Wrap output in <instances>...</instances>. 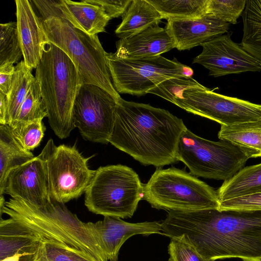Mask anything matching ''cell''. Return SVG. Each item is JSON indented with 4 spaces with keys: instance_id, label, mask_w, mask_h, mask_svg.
Instances as JSON below:
<instances>
[{
    "instance_id": "34",
    "label": "cell",
    "mask_w": 261,
    "mask_h": 261,
    "mask_svg": "<svg viewBox=\"0 0 261 261\" xmlns=\"http://www.w3.org/2000/svg\"><path fill=\"white\" fill-rule=\"evenodd\" d=\"M168 252V261H212L202 256L192 245L181 238H171Z\"/></svg>"
},
{
    "instance_id": "28",
    "label": "cell",
    "mask_w": 261,
    "mask_h": 261,
    "mask_svg": "<svg viewBox=\"0 0 261 261\" xmlns=\"http://www.w3.org/2000/svg\"><path fill=\"white\" fill-rule=\"evenodd\" d=\"M47 111L41 95L38 82L35 80L22 103L15 121L9 125L42 120L47 117Z\"/></svg>"
},
{
    "instance_id": "26",
    "label": "cell",
    "mask_w": 261,
    "mask_h": 261,
    "mask_svg": "<svg viewBox=\"0 0 261 261\" xmlns=\"http://www.w3.org/2000/svg\"><path fill=\"white\" fill-rule=\"evenodd\" d=\"M15 72L12 86L7 94L8 110L6 124L10 125L15 120L20 108L35 81L32 70L23 60L15 66Z\"/></svg>"
},
{
    "instance_id": "2",
    "label": "cell",
    "mask_w": 261,
    "mask_h": 261,
    "mask_svg": "<svg viewBox=\"0 0 261 261\" xmlns=\"http://www.w3.org/2000/svg\"><path fill=\"white\" fill-rule=\"evenodd\" d=\"M187 128L167 110L121 98L109 143L144 166L160 168L178 162V143Z\"/></svg>"
},
{
    "instance_id": "29",
    "label": "cell",
    "mask_w": 261,
    "mask_h": 261,
    "mask_svg": "<svg viewBox=\"0 0 261 261\" xmlns=\"http://www.w3.org/2000/svg\"><path fill=\"white\" fill-rule=\"evenodd\" d=\"M0 66L18 64L23 56L16 22L0 24Z\"/></svg>"
},
{
    "instance_id": "21",
    "label": "cell",
    "mask_w": 261,
    "mask_h": 261,
    "mask_svg": "<svg viewBox=\"0 0 261 261\" xmlns=\"http://www.w3.org/2000/svg\"><path fill=\"white\" fill-rule=\"evenodd\" d=\"M162 19L159 11L148 0H132L115 33L120 39L127 38L150 27L159 25Z\"/></svg>"
},
{
    "instance_id": "17",
    "label": "cell",
    "mask_w": 261,
    "mask_h": 261,
    "mask_svg": "<svg viewBox=\"0 0 261 261\" xmlns=\"http://www.w3.org/2000/svg\"><path fill=\"white\" fill-rule=\"evenodd\" d=\"M16 15L19 39L23 61L31 70L37 67L48 42L42 21L35 13L31 2L16 0Z\"/></svg>"
},
{
    "instance_id": "5",
    "label": "cell",
    "mask_w": 261,
    "mask_h": 261,
    "mask_svg": "<svg viewBox=\"0 0 261 261\" xmlns=\"http://www.w3.org/2000/svg\"><path fill=\"white\" fill-rule=\"evenodd\" d=\"M41 21L48 41L71 59L82 84L99 86L118 101L121 98L112 83L107 53L97 35H89L62 19L50 17Z\"/></svg>"
},
{
    "instance_id": "6",
    "label": "cell",
    "mask_w": 261,
    "mask_h": 261,
    "mask_svg": "<svg viewBox=\"0 0 261 261\" xmlns=\"http://www.w3.org/2000/svg\"><path fill=\"white\" fill-rule=\"evenodd\" d=\"M143 199L158 210L192 211L218 209L217 191L185 170L157 169L143 184Z\"/></svg>"
},
{
    "instance_id": "18",
    "label": "cell",
    "mask_w": 261,
    "mask_h": 261,
    "mask_svg": "<svg viewBox=\"0 0 261 261\" xmlns=\"http://www.w3.org/2000/svg\"><path fill=\"white\" fill-rule=\"evenodd\" d=\"M117 50L112 53L116 58L141 59L152 58L175 48L174 41L165 28L154 25L133 36L120 39Z\"/></svg>"
},
{
    "instance_id": "1",
    "label": "cell",
    "mask_w": 261,
    "mask_h": 261,
    "mask_svg": "<svg viewBox=\"0 0 261 261\" xmlns=\"http://www.w3.org/2000/svg\"><path fill=\"white\" fill-rule=\"evenodd\" d=\"M163 234L181 238L205 258L261 260V210L170 211Z\"/></svg>"
},
{
    "instance_id": "9",
    "label": "cell",
    "mask_w": 261,
    "mask_h": 261,
    "mask_svg": "<svg viewBox=\"0 0 261 261\" xmlns=\"http://www.w3.org/2000/svg\"><path fill=\"white\" fill-rule=\"evenodd\" d=\"M113 86L119 93L143 95L163 81L172 77H192L193 69L176 59L159 56L141 59H125L107 53Z\"/></svg>"
},
{
    "instance_id": "13",
    "label": "cell",
    "mask_w": 261,
    "mask_h": 261,
    "mask_svg": "<svg viewBox=\"0 0 261 261\" xmlns=\"http://www.w3.org/2000/svg\"><path fill=\"white\" fill-rule=\"evenodd\" d=\"M201 53L193 60L215 77L248 71H261V64L241 45L233 42L230 34L217 37L201 45Z\"/></svg>"
},
{
    "instance_id": "31",
    "label": "cell",
    "mask_w": 261,
    "mask_h": 261,
    "mask_svg": "<svg viewBox=\"0 0 261 261\" xmlns=\"http://www.w3.org/2000/svg\"><path fill=\"white\" fill-rule=\"evenodd\" d=\"M205 87L192 77L179 76L167 79L149 90L147 93L153 94L172 103L177 98L181 97L187 90L204 88Z\"/></svg>"
},
{
    "instance_id": "3",
    "label": "cell",
    "mask_w": 261,
    "mask_h": 261,
    "mask_svg": "<svg viewBox=\"0 0 261 261\" xmlns=\"http://www.w3.org/2000/svg\"><path fill=\"white\" fill-rule=\"evenodd\" d=\"M1 218H9L34 233L41 241L61 244L81 250L97 261H108L85 223L64 205L54 200L36 205L17 197H11L0 209Z\"/></svg>"
},
{
    "instance_id": "8",
    "label": "cell",
    "mask_w": 261,
    "mask_h": 261,
    "mask_svg": "<svg viewBox=\"0 0 261 261\" xmlns=\"http://www.w3.org/2000/svg\"><path fill=\"white\" fill-rule=\"evenodd\" d=\"M177 159L193 175L225 181L243 168L249 159L229 142L208 140L187 128L179 140Z\"/></svg>"
},
{
    "instance_id": "35",
    "label": "cell",
    "mask_w": 261,
    "mask_h": 261,
    "mask_svg": "<svg viewBox=\"0 0 261 261\" xmlns=\"http://www.w3.org/2000/svg\"><path fill=\"white\" fill-rule=\"evenodd\" d=\"M219 210H261V191L219 201Z\"/></svg>"
},
{
    "instance_id": "12",
    "label": "cell",
    "mask_w": 261,
    "mask_h": 261,
    "mask_svg": "<svg viewBox=\"0 0 261 261\" xmlns=\"http://www.w3.org/2000/svg\"><path fill=\"white\" fill-rule=\"evenodd\" d=\"M172 103L186 111L229 126L261 118V105L223 95L207 88L185 90Z\"/></svg>"
},
{
    "instance_id": "16",
    "label": "cell",
    "mask_w": 261,
    "mask_h": 261,
    "mask_svg": "<svg viewBox=\"0 0 261 261\" xmlns=\"http://www.w3.org/2000/svg\"><path fill=\"white\" fill-rule=\"evenodd\" d=\"M165 28L172 37L175 48L184 50L228 33L229 23L205 15L197 19H169Z\"/></svg>"
},
{
    "instance_id": "32",
    "label": "cell",
    "mask_w": 261,
    "mask_h": 261,
    "mask_svg": "<svg viewBox=\"0 0 261 261\" xmlns=\"http://www.w3.org/2000/svg\"><path fill=\"white\" fill-rule=\"evenodd\" d=\"M247 0H208L206 15L222 21L235 24L242 15Z\"/></svg>"
},
{
    "instance_id": "11",
    "label": "cell",
    "mask_w": 261,
    "mask_h": 261,
    "mask_svg": "<svg viewBox=\"0 0 261 261\" xmlns=\"http://www.w3.org/2000/svg\"><path fill=\"white\" fill-rule=\"evenodd\" d=\"M118 100L102 88L82 84L72 108V118L83 138L108 144L113 131Z\"/></svg>"
},
{
    "instance_id": "36",
    "label": "cell",
    "mask_w": 261,
    "mask_h": 261,
    "mask_svg": "<svg viewBox=\"0 0 261 261\" xmlns=\"http://www.w3.org/2000/svg\"><path fill=\"white\" fill-rule=\"evenodd\" d=\"M86 1L101 7L111 19L123 15L132 0H86Z\"/></svg>"
},
{
    "instance_id": "24",
    "label": "cell",
    "mask_w": 261,
    "mask_h": 261,
    "mask_svg": "<svg viewBox=\"0 0 261 261\" xmlns=\"http://www.w3.org/2000/svg\"><path fill=\"white\" fill-rule=\"evenodd\" d=\"M261 191V163L242 168L217 190L219 201Z\"/></svg>"
},
{
    "instance_id": "4",
    "label": "cell",
    "mask_w": 261,
    "mask_h": 261,
    "mask_svg": "<svg viewBox=\"0 0 261 261\" xmlns=\"http://www.w3.org/2000/svg\"><path fill=\"white\" fill-rule=\"evenodd\" d=\"M49 124L60 139L75 128L72 118L74 100L82 85L76 68L60 48L48 42L35 69Z\"/></svg>"
},
{
    "instance_id": "27",
    "label": "cell",
    "mask_w": 261,
    "mask_h": 261,
    "mask_svg": "<svg viewBox=\"0 0 261 261\" xmlns=\"http://www.w3.org/2000/svg\"><path fill=\"white\" fill-rule=\"evenodd\" d=\"M162 15L163 19L200 18L206 15L208 0H148Z\"/></svg>"
},
{
    "instance_id": "23",
    "label": "cell",
    "mask_w": 261,
    "mask_h": 261,
    "mask_svg": "<svg viewBox=\"0 0 261 261\" xmlns=\"http://www.w3.org/2000/svg\"><path fill=\"white\" fill-rule=\"evenodd\" d=\"M15 140L10 126L0 124V195L4 194L7 177L14 169L34 158Z\"/></svg>"
},
{
    "instance_id": "10",
    "label": "cell",
    "mask_w": 261,
    "mask_h": 261,
    "mask_svg": "<svg viewBox=\"0 0 261 261\" xmlns=\"http://www.w3.org/2000/svg\"><path fill=\"white\" fill-rule=\"evenodd\" d=\"M41 153L46 161L53 200L65 203L86 192L96 171L88 165L93 155L85 157L75 145L57 146L51 139Z\"/></svg>"
},
{
    "instance_id": "20",
    "label": "cell",
    "mask_w": 261,
    "mask_h": 261,
    "mask_svg": "<svg viewBox=\"0 0 261 261\" xmlns=\"http://www.w3.org/2000/svg\"><path fill=\"white\" fill-rule=\"evenodd\" d=\"M63 1L70 24L91 35L105 32L111 19L101 7L86 0Z\"/></svg>"
},
{
    "instance_id": "14",
    "label": "cell",
    "mask_w": 261,
    "mask_h": 261,
    "mask_svg": "<svg viewBox=\"0 0 261 261\" xmlns=\"http://www.w3.org/2000/svg\"><path fill=\"white\" fill-rule=\"evenodd\" d=\"M4 193L36 205L51 201L47 165L42 153L10 172Z\"/></svg>"
},
{
    "instance_id": "15",
    "label": "cell",
    "mask_w": 261,
    "mask_h": 261,
    "mask_svg": "<svg viewBox=\"0 0 261 261\" xmlns=\"http://www.w3.org/2000/svg\"><path fill=\"white\" fill-rule=\"evenodd\" d=\"M108 261H118L124 243L136 234H163L161 223L157 221L129 223L119 218L106 216L95 223H85Z\"/></svg>"
},
{
    "instance_id": "33",
    "label": "cell",
    "mask_w": 261,
    "mask_h": 261,
    "mask_svg": "<svg viewBox=\"0 0 261 261\" xmlns=\"http://www.w3.org/2000/svg\"><path fill=\"white\" fill-rule=\"evenodd\" d=\"M10 127L17 142L23 149L30 151L40 145L46 130L42 120L21 123Z\"/></svg>"
},
{
    "instance_id": "19",
    "label": "cell",
    "mask_w": 261,
    "mask_h": 261,
    "mask_svg": "<svg viewBox=\"0 0 261 261\" xmlns=\"http://www.w3.org/2000/svg\"><path fill=\"white\" fill-rule=\"evenodd\" d=\"M40 239L31 230L9 218L0 220V259L38 261Z\"/></svg>"
},
{
    "instance_id": "22",
    "label": "cell",
    "mask_w": 261,
    "mask_h": 261,
    "mask_svg": "<svg viewBox=\"0 0 261 261\" xmlns=\"http://www.w3.org/2000/svg\"><path fill=\"white\" fill-rule=\"evenodd\" d=\"M220 140L230 142L248 158L261 157V118L229 126L221 125Z\"/></svg>"
},
{
    "instance_id": "30",
    "label": "cell",
    "mask_w": 261,
    "mask_h": 261,
    "mask_svg": "<svg viewBox=\"0 0 261 261\" xmlns=\"http://www.w3.org/2000/svg\"><path fill=\"white\" fill-rule=\"evenodd\" d=\"M38 261L97 260L81 250L59 243L41 241Z\"/></svg>"
},
{
    "instance_id": "7",
    "label": "cell",
    "mask_w": 261,
    "mask_h": 261,
    "mask_svg": "<svg viewBox=\"0 0 261 261\" xmlns=\"http://www.w3.org/2000/svg\"><path fill=\"white\" fill-rule=\"evenodd\" d=\"M143 184L131 168L120 164L101 166L85 193L91 212L119 218H131L143 199Z\"/></svg>"
},
{
    "instance_id": "39",
    "label": "cell",
    "mask_w": 261,
    "mask_h": 261,
    "mask_svg": "<svg viewBox=\"0 0 261 261\" xmlns=\"http://www.w3.org/2000/svg\"><path fill=\"white\" fill-rule=\"evenodd\" d=\"M261 261V260H260Z\"/></svg>"
},
{
    "instance_id": "38",
    "label": "cell",
    "mask_w": 261,
    "mask_h": 261,
    "mask_svg": "<svg viewBox=\"0 0 261 261\" xmlns=\"http://www.w3.org/2000/svg\"><path fill=\"white\" fill-rule=\"evenodd\" d=\"M7 110V95L0 92V124H6Z\"/></svg>"
},
{
    "instance_id": "37",
    "label": "cell",
    "mask_w": 261,
    "mask_h": 261,
    "mask_svg": "<svg viewBox=\"0 0 261 261\" xmlns=\"http://www.w3.org/2000/svg\"><path fill=\"white\" fill-rule=\"evenodd\" d=\"M15 66L12 64H7L0 66V92L7 94L12 86Z\"/></svg>"
},
{
    "instance_id": "25",
    "label": "cell",
    "mask_w": 261,
    "mask_h": 261,
    "mask_svg": "<svg viewBox=\"0 0 261 261\" xmlns=\"http://www.w3.org/2000/svg\"><path fill=\"white\" fill-rule=\"evenodd\" d=\"M242 16L241 45L261 64V0H247Z\"/></svg>"
}]
</instances>
